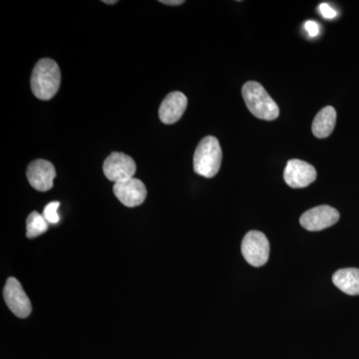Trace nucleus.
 <instances>
[{
  "label": "nucleus",
  "mask_w": 359,
  "mask_h": 359,
  "mask_svg": "<svg viewBox=\"0 0 359 359\" xmlns=\"http://www.w3.org/2000/svg\"><path fill=\"white\" fill-rule=\"evenodd\" d=\"M61 83L60 68L50 58L40 59L33 69L32 90L40 100H50L57 93Z\"/></svg>",
  "instance_id": "1"
},
{
  "label": "nucleus",
  "mask_w": 359,
  "mask_h": 359,
  "mask_svg": "<svg viewBox=\"0 0 359 359\" xmlns=\"http://www.w3.org/2000/svg\"><path fill=\"white\" fill-rule=\"evenodd\" d=\"M243 98L248 109L259 119L273 121L280 115V109L266 89L257 82H247L243 86Z\"/></svg>",
  "instance_id": "2"
},
{
  "label": "nucleus",
  "mask_w": 359,
  "mask_h": 359,
  "mask_svg": "<svg viewBox=\"0 0 359 359\" xmlns=\"http://www.w3.org/2000/svg\"><path fill=\"white\" fill-rule=\"evenodd\" d=\"M222 148L218 139L205 137L196 148L194 154V170L205 178H212L218 174L222 164Z\"/></svg>",
  "instance_id": "3"
},
{
  "label": "nucleus",
  "mask_w": 359,
  "mask_h": 359,
  "mask_svg": "<svg viewBox=\"0 0 359 359\" xmlns=\"http://www.w3.org/2000/svg\"><path fill=\"white\" fill-rule=\"evenodd\" d=\"M242 254L250 266L259 268L266 264L269 257V243L264 233L249 231L243 240Z\"/></svg>",
  "instance_id": "4"
},
{
  "label": "nucleus",
  "mask_w": 359,
  "mask_h": 359,
  "mask_svg": "<svg viewBox=\"0 0 359 359\" xmlns=\"http://www.w3.org/2000/svg\"><path fill=\"white\" fill-rule=\"evenodd\" d=\"M103 172L106 178L114 183L134 178L136 164L130 156L124 153L114 152L106 158L103 164Z\"/></svg>",
  "instance_id": "5"
},
{
  "label": "nucleus",
  "mask_w": 359,
  "mask_h": 359,
  "mask_svg": "<svg viewBox=\"0 0 359 359\" xmlns=\"http://www.w3.org/2000/svg\"><path fill=\"white\" fill-rule=\"evenodd\" d=\"M339 211L334 208L327 205H318L304 212L299 223L306 230L318 231L334 226L339 222Z\"/></svg>",
  "instance_id": "6"
},
{
  "label": "nucleus",
  "mask_w": 359,
  "mask_h": 359,
  "mask_svg": "<svg viewBox=\"0 0 359 359\" xmlns=\"http://www.w3.org/2000/svg\"><path fill=\"white\" fill-rule=\"evenodd\" d=\"M6 306L18 318H26L32 313V302L16 278H9L4 290Z\"/></svg>",
  "instance_id": "7"
},
{
  "label": "nucleus",
  "mask_w": 359,
  "mask_h": 359,
  "mask_svg": "<svg viewBox=\"0 0 359 359\" xmlns=\"http://www.w3.org/2000/svg\"><path fill=\"white\" fill-rule=\"evenodd\" d=\"M318 177L316 168L299 159L290 160L283 172L285 183L294 189L306 188Z\"/></svg>",
  "instance_id": "8"
},
{
  "label": "nucleus",
  "mask_w": 359,
  "mask_h": 359,
  "mask_svg": "<svg viewBox=\"0 0 359 359\" xmlns=\"http://www.w3.org/2000/svg\"><path fill=\"white\" fill-rule=\"evenodd\" d=\"M26 176L35 190L46 192L53 187V180L56 177L55 168L49 161L35 160L28 166Z\"/></svg>",
  "instance_id": "9"
},
{
  "label": "nucleus",
  "mask_w": 359,
  "mask_h": 359,
  "mask_svg": "<svg viewBox=\"0 0 359 359\" xmlns=\"http://www.w3.org/2000/svg\"><path fill=\"white\" fill-rule=\"evenodd\" d=\"M113 191L117 199L129 208L138 207L143 204L147 197V189L139 179L132 178L116 183Z\"/></svg>",
  "instance_id": "10"
},
{
  "label": "nucleus",
  "mask_w": 359,
  "mask_h": 359,
  "mask_svg": "<svg viewBox=\"0 0 359 359\" xmlns=\"http://www.w3.org/2000/svg\"><path fill=\"white\" fill-rule=\"evenodd\" d=\"M187 105H188V99L182 92L175 91L168 94L160 105L161 121L167 125L178 122L185 113Z\"/></svg>",
  "instance_id": "11"
},
{
  "label": "nucleus",
  "mask_w": 359,
  "mask_h": 359,
  "mask_svg": "<svg viewBox=\"0 0 359 359\" xmlns=\"http://www.w3.org/2000/svg\"><path fill=\"white\" fill-rule=\"evenodd\" d=\"M337 123V111L332 106L323 108L314 117L313 133L316 138H327L332 133Z\"/></svg>",
  "instance_id": "12"
},
{
  "label": "nucleus",
  "mask_w": 359,
  "mask_h": 359,
  "mask_svg": "<svg viewBox=\"0 0 359 359\" xmlns=\"http://www.w3.org/2000/svg\"><path fill=\"white\" fill-rule=\"evenodd\" d=\"M335 287L344 294L359 295V269H341L332 276Z\"/></svg>",
  "instance_id": "13"
},
{
  "label": "nucleus",
  "mask_w": 359,
  "mask_h": 359,
  "mask_svg": "<svg viewBox=\"0 0 359 359\" xmlns=\"http://www.w3.org/2000/svg\"><path fill=\"white\" fill-rule=\"evenodd\" d=\"M48 229V223L44 219L43 215L39 212H32L26 219V236L34 238L44 233Z\"/></svg>",
  "instance_id": "14"
},
{
  "label": "nucleus",
  "mask_w": 359,
  "mask_h": 359,
  "mask_svg": "<svg viewBox=\"0 0 359 359\" xmlns=\"http://www.w3.org/2000/svg\"><path fill=\"white\" fill-rule=\"evenodd\" d=\"M59 205H60V203L59 202H51L44 208L43 214L42 215H43L44 219H46L47 223H58L59 219H60L57 212Z\"/></svg>",
  "instance_id": "15"
},
{
  "label": "nucleus",
  "mask_w": 359,
  "mask_h": 359,
  "mask_svg": "<svg viewBox=\"0 0 359 359\" xmlns=\"http://www.w3.org/2000/svg\"><path fill=\"white\" fill-rule=\"evenodd\" d=\"M318 9H320L321 15H323V18H327V20H332V18H334L337 14V11H335L334 9L327 4H321L320 7H318Z\"/></svg>",
  "instance_id": "16"
},
{
  "label": "nucleus",
  "mask_w": 359,
  "mask_h": 359,
  "mask_svg": "<svg viewBox=\"0 0 359 359\" xmlns=\"http://www.w3.org/2000/svg\"><path fill=\"white\" fill-rule=\"evenodd\" d=\"M304 28H306V32L309 33V36L311 37L318 36V32H320V26H318L316 21H306V25H304Z\"/></svg>",
  "instance_id": "17"
},
{
  "label": "nucleus",
  "mask_w": 359,
  "mask_h": 359,
  "mask_svg": "<svg viewBox=\"0 0 359 359\" xmlns=\"http://www.w3.org/2000/svg\"><path fill=\"white\" fill-rule=\"evenodd\" d=\"M161 4H166V6H181L183 4V0H161Z\"/></svg>",
  "instance_id": "18"
},
{
  "label": "nucleus",
  "mask_w": 359,
  "mask_h": 359,
  "mask_svg": "<svg viewBox=\"0 0 359 359\" xmlns=\"http://www.w3.org/2000/svg\"><path fill=\"white\" fill-rule=\"evenodd\" d=\"M104 4H117V1H116V0H112V1H107V0H105V1H103Z\"/></svg>",
  "instance_id": "19"
}]
</instances>
